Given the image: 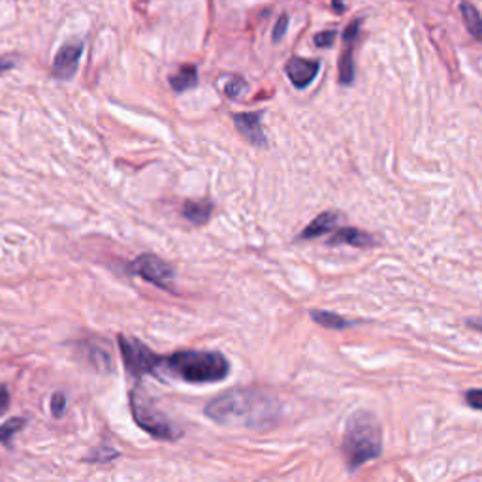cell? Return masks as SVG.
<instances>
[{"label": "cell", "mask_w": 482, "mask_h": 482, "mask_svg": "<svg viewBox=\"0 0 482 482\" xmlns=\"http://www.w3.org/2000/svg\"><path fill=\"white\" fill-rule=\"evenodd\" d=\"M467 326L475 328V330L482 332V320H467Z\"/></svg>", "instance_id": "cb8c5ba5"}, {"label": "cell", "mask_w": 482, "mask_h": 482, "mask_svg": "<svg viewBox=\"0 0 482 482\" xmlns=\"http://www.w3.org/2000/svg\"><path fill=\"white\" fill-rule=\"evenodd\" d=\"M465 401L469 405L476 411H482V388H475V390H469L465 394Z\"/></svg>", "instance_id": "44dd1931"}, {"label": "cell", "mask_w": 482, "mask_h": 482, "mask_svg": "<svg viewBox=\"0 0 482 482\" xmlns=\"http://www.w3.org/2000/svg\"><path fill=\"white\" fill-rule=\"evenodd\" d=\"M460 12H462L463 23L467 27L469 35L473 36L475 40L482 41V17L479 14V10L471 2L463 0L462 4H460Z\"/></svg>", "instance_id": "4fadbf2b"}, {"label": "cell", "mask_w": 482, "mask_h": 482, "mask_svg": "<svg viewBox=\"0 0 482 482\" xmlns=\"http://www.w3.org/2000/svg\"><path fill=\"white\" fill-rule=\"evenodd\" d=\"M328 243L353 245V247H369V245H375V239L373 236H369L367 232L358 230V228H340V232H335Z\"/></svg>", "instance_id": "8fae6325"}, {"label": "cell", "mask_w": 482, "mask_h": 482, "mask_svg": "<svg viewBox=\"0 0 482 482\" xmlns=\"http://www.w3.org/2000/svg\"><path fill=\"white\" fill-rule=\"evenodd\" d=\"M286 75L293 82L296 89L309 87V83L317 77L320 70L319 61H309V59H302V57H293L290 61L286 62Z\"/></svg>", "instance_id": "ba28073f"}, {"label": "cell", "mask_w": 482, "mask_h": 482, "mask_svg": "<svg viewBox=\"0 0 482 482\" xmlns=\"http://www.w3.org/2000/svg\"><path fill=\"white\" fill-rule=\"evenodd\" d=\"M205 414L219 424H238L245 428L268 429L281 416L279 401L264 392L230 390L207 403Z\"/></svg>", "instance_id": "6da1fadb"}, {"label": "cell", "mask_w": 482, "mask_h": 482, "mask_svg": "<svg viewBox=\"0 0 482 482\" xmlns=\"http://www.w3.org/2000/svg\"><path fill=\"white\" fill-rule=\"evenodd\" d=\"M8 405H10V394H8V388L4 384H0V414L6 413Z\"/></svg>", "instance_id": "603a6c76"}, {"label": "cell", "mask_w": 482, "mask_h": 482, "mask_svg": "<svg viewBox=\"0 0 482 482\" xmlns=\"http://www.w3.org/2000/svg\"><path fill=\"white\" fill-rule=\"evenodd\" d=\"M245 87H247V83H245L241 77H238V75H234L230 82L226 83V87H224V95L228 96V98H238V96L243 93Z\"/></svg>", "instance_id": "ac0fdd59"}, {"label": "cell", "mask_w": 482, "mask_h": 482, "mask_svg": "<svg viewBox=\"0 0 482 482\" xmlns=\"http://www.w3.org/2000/svg\"><path fill=\"white\" fill-rule=\"evenodd\" d=\"M132 273H136L145 281H149L158 288H166L172 290L174 288V281H176V273L172 270V266L168 262H164L155 254H142L138 257L132 264H130Z\"/></svg>", "instance_id": "8992f818"}, {"label": "cell", "mask_w": 482, "mask_h": 482, "mask_svg": "<svg viewBox=\"0 0 482 482\" xmlns=\"http://www.w3.org/2000/svg\"><path fill=\"white\" fill-rule=\"evenodd\" d=\"M163 367L179 379L194 384L217 382L230 373V364L221 353L213 351H179L163 358Z\"/></svg>", "instance_id": "3957f363"}, {"label": "cell", "mask_w": 482, "mask_h": 482, "mask_svg": "<svg viewBox=\"0 0 482 482\" xmlns=\"http://www.w3.org/2000/svg\"><path fill=\"white\" fill-rule=\"evenodd\" d=\"M382 450L380 426L373 414L356 411L349 416L343 439V452L349 469H358L362 463L375 460Z\"/></svg>", "instance_id": "7a4b0ae2"}, {"label": "cell", "mask_w": 482, "mask_h": 482, "mask_svg": "<svg viewBox=\"0 0 482 482\" xmlns=\"http://www.w3.org/2000/svg\"><path fill=\"white\" fill-rule=\"evenodd\" d=\"M83 44H66L57 53L53 62V75L59 80H72L77 72V64L82 59Z\"/></svg>", "instance_id": "52a82bcc"}, {"label": "cell", "mask_w": 482, "mask_h": 482, "mask_svg": "<svg viewBox=\"0 0 482 482\" xmlns=\"http://www.w3.org/2000/svg\"><path fill=\"white\" fill-rule=\"evenodd\" d=\"M335 36H337L335 30H324V33H319V35L315 36V46H319V48H330L333 41H335Z\"/></svg>", "instance_id": "ffe728a7"}, {"label": "cell", "mask_w": 482, "mask_h": 482, "mask_svg": "<svg viewBox=\"0 0 482 482\" xmlns=\"http://www.w3.org/2000/svg\"><path fill=\"white\" fill-rule=\"evenodd\" d=\"M286 27H288V15L283 14L281 17H279L275 28H273V41H279L283 36H285Z\"/></svg>", "instance_id": "7402d4cb"}, {"label": "cell", "mask_w": 482, "mask_h": 482, "mask_svg": "<svg viewBox=\"0 0 482 482\" xmlns=\"http://www.w3.org/2000/svg\"><path fill=\"white\" fill-rule=\"evenodd\" d=\"M64 407H66V396L61 394V392H57V394L51 398V413H53V416H62L64 414Z\"/></svg>", "instance_id": "d6986e66"}, {"label": "cell", "mask_w": 482, "mask_h": 482, "mask_svg": "<svg viewBox=\"0 0 482 482\" xmlns=\"http://www.w3.org/2000/svg\"><path fill=\"white\" fill-rule=\"evenodd\" d=\"M340 213L335 211H322L319 217H315L307 224L306 230L299 234V239H315L324 236L326 232H332L340 223Z\"/></svg>", "instance_id": "30bf717a"}, {"label": "cell", "mask_w": 482, "mask_h": 482, "mask_svg": "<svg viewBox=\"0 0 482 482\" xmlns=\"http://www.w3.org/2000/svg\"><path fill=\"white\" fill-rule=\"evenodd\" d=\"M333 6H335V12H343V4L337 0H333Z\"/></svg>", "instance_id": "d4e9b609"}, {"label": "cell", "mask_w": 482, "mask_h": 482, "mask_svg": "<svg viewBox=\"0 0 482 482\" xmlns=\"http://www.w3.org/2000/svg\"><path fill=\"white\" fill-rule=\"evenodd\" d=\"M25 424H27L25 418H12V420H8L4 426H0V443L10 447L12 437H14L17 432H21V429L25 428Z\"/></svg>", "instance_id": "e0dca14e"}, {"label": "cell", "mask_w": 482, "mask_h": 482, "mask_svg": "<svg viewBox=\"0 0 482 482\" xmlns=\"http://www.w3.org/2000/svg\"><path fill=\"white\" fill-rule=\"evenodd\" d=\"M198 83V70L196 66L192 64H187V66H181L177 70L176 74L170 77V85L174 91L177 93H183V91H189V89L196 87Z\"/></svg>", "instance_id": "5bb4252c"}, {"label": "cell", "mask_w": 482, "mask_h": 482, "mask_svg": "<svg viewBox=\"0 0 482 482\" xmlns=\"http://www.w3.org/2000/svg\"><path fill=\"white\" fill-rule=\"evenodd\" d=\"M354 82V61H353V41H345V49L340 57V83L351 85Z\"/></svg>", "instance_id": "2e32d148"}, {"label": "cell", "mask_w": 482, "mask_h": 482, "mask_svg": "<svg viewBox=\"0 0 482 482\" xmlns=\"http://www.w3.org/2000/svg\"><path fill=\"white\" fill-rule=\"evenodd\" d=\"M119 346H121L122 360L130 373L136 375H156L163 367V356H158L145 346L142 341L132 340L127 335H119Z\"/></svg>", "instance_id": "277c9868"}, {"label": "cell", "mask_w": 482, "mask_h": 482, "mask_svg": "<svg viewBox=\"0 0 482 482\" xmlns=\"http://www.w3.org/2000/svg\"><path fill=\"white\" fill-rule=\"evenodd\" d=\"M130 407H132V416H134L138 426L153 437L168 439V441H174L179 437V429L174 428L163 414L156 413L155 409H151L149 403L143 400L142 396L136 394V390L130 394Z\"/></svg>", "instance_id": "5b68a950"}, {"label": "cell", "mask_w": 482, "mask_h": 482, "mask_svg": "<svg viewBox=\"0 0 482 482\" xmlns=\"http://www.w3.org/2000/svg\"><path fill=\"white\" fill-rule=\"evenodd\" d=\"M311 319L320 326L330 328V330H343V328H351L356 324L354 320H346L330 311H311Z\"/></svg>", "instance_id": "9a60e30c"}, {"label": "cell", "mask_w": 482, "mask_h": 482, "mask_svg": "<svg viewBox=\"0 0 482 482\" xmlns=\"http://www.w3.org/2000/svg\"><path fill=\"white\" fill-rule=\"evenodd\" d=\"M213 205L207 200H200V202H185L183 205V217L190 221L192 224H205L210 221Z\"/></svg>", "instance_id": "7c38bea8"}, {"label": "cell", "mask_w": 482, "mask_h": 482, "mask_svg": "<svg viewBox=\"0 0 482 482\" xmlns=\"http://www.w3.org/2000/svg\"><path fill=\"white\" fill-rule=\"evenodd\" d=\"M260 119H262V113H234V115H232V121L236 124V129H238L252 145L264 147L266 136L264 130L260 127Z\"/></svg>", "instance_id": "9c48e42d"}]
</instances>
